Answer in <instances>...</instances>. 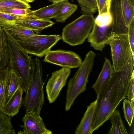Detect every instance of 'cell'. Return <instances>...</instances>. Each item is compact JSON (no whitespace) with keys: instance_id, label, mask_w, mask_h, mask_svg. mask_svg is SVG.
<instances>
[{"instance_id":"cell-12","label":"cell","mask_w":134,"mask_h":134,"mask_svg":"<svg viewBox=\"0 0 134 134\" xmlns=\"http://www.w3.org/2000/svg\"><path fill=\"white\" fill-rule=\"evenodd\" d=\"M110 12L113 19L112 34H127L128 28L124 20L121 0H111Z\"/></svg>"},{"instance_id":"cell-4","label":"cell","mask_w":134,"mask_h":134,"mask_svg":"<svg viewBox=\"0 0 134 134\" xmlns=\"http://www.w3.org/2000/svg\"><path fill=\"white\" fill-rule=\"evenodd\" d=\"M6 34L10 56L8 67L21 78L22 84L20 87L26 92L31 75V58L12 38Z\"/></svg>"},{"instance_id":"cell-24","label":"cell","mask_w":134,"mask_h":134,"mask_svg":"<svg viewBox=\"0 0 134 134\" xmlns=\"http://www.w3.org/2000/svg\"><path fill=\"white\" fill-rule=\"evenodd\" d=\"M121 3L125 24L128 28L134 19V5L130 0H121Z\"/></svg>"},{"instance_id":"cell-13","label":"cell","mask_w":134,"mask_h":134,"mask_svg":"<svg viewBox=\"0 0 134 134\" xmlns=\"http://www.w3.org/2000/svg\"><path fill=\"white\" fill-rule=\"evenodd\" d=\"M31 30L37 34L53 26L55 23L50 20L37 19H24L11 23H7Z\"/></svg>"},{"instance_id":"cell-35","label":"cell","mask_w":134,"mask_h":134,"mask_svg":"<svg viewBox=\"0 0 134 134\" xmlns=\"http://www.w3.org/2000/svg\"><path fill=\"white\" fill-rule=\"evenodd\" d=\"M9 69V68L8 67L5 69L0 71V82L2 79Z\"/></svg>"},{"instance_id":"cell-32","label":"cell","mask_w":134,"mask_h":134,"mask_svg":"<svg viewBox=\"0 0 134 134\" xmlns=\"http://www.w3.org/2000/svg\"><path fill=\"white\" fill-rule=\"evenodd\" d=\"M111 0H99L98 6V15L110 11Z\"/></svg>"},{"instance_id":"cell-1","label":"cell","mask_w":134,"mask_h":134,"mask_svg":"<svg viewBox=\"0 0 134 134\" xmlns=\"http://www.w3.org/2000/svg\"><path fill=\"white\" fill-rule=\"evenodd\" d=\"M134 59L131 54L121 67L114 70L111 79L97 94L92 125L93 131L109 119L120 102L127 96L130 82L134 73Z\"/></svg>"},{"instance_id":"cell-10","label":"cell","mask_w":134,"mask_h":134,"mask_svg":"<svg viewBox=\"0 0 134 134\" xmlns=\"http://www.w3.org/2000/svg\"><path fill=\"white\" fill-rule=\"evenodd\" d=\"M23 129L18 133L21 134H52L46 127L40 114L33 111L26 112L22 119Z\"/></svg>"},{"instance_id":"cell-14","label":"cell","mask_w":134,"mask_h":134,"mask_svg":"<svg viewBox=\"0 0 134 134\" xmlns=\"http://www.w3.org/2000/svg\"><path fill=\"white\" fill-rule=\"evenodd\" d=\"M22 84V81L20 77L13 70L9 69L8 72L5 86L3 109L16 91L18 87L19 86L21 87Z\"/></svg>"},{"instance_id":"cell-17","label":"cell","mask_w":134,"mask_h":134,"mask_svg":"<svg viewBox=\"0 0 134 134\" xmlns=\"http://www.w3.org/2000/svg\"><path fill=\"white\" fill-rule=\"evenodd\" d=\"M24 92L20 86H19L3 108L2 111L8 116L11 118L19 112L22 103V96Z\"/></svg>"},{"instance_id":"cell-29","label":"cell","mask_w":134,"mask_h":134,"mask_svg":"<svg viewBox=\"0 0 134 134\" xmlns=\"http://www.w3.org/2000/svg\"><path fill=\"white\" fill-rule=\"evenodd\" d=\"M26 18L25 16H19L0 12V23H11Z\"/></svg>"},{"instance_id":"cell-26","label":"cell","mask_w":134,"mask_h":134,"mask_svg":"<svg viewBox=\"0 0 134 134\" xmlns=\"http://www.w3.org/2000/svg\"><path fill=\"white\" fill-rule=\"evenodd\" d=\"M79 4L83 14L93 15L98 10L96 0H82Z\"/></svg>"},{"instance_id":"cell-30","label":"cell","mask_w":134,"mask_h":134,"mask_svg":"<svg viewBox=\"0 0 134 134\" xmlns=\"http://www.w3.org/2000/svg\"><path fill=\"white\" fill-rule=\"evenodd\" d=\"M31 11L30 9H13L6 10L0 12L19 16L26 17L27 19L30 18L29 15Z\"/></svg>"},{"instance_id":"cell-40","label":"cell","mask_w":134,"mask_h":134,"mask_svg":"<svg viewBox=\"0 0 134 134\" xmlns=\"http://www.w3.org/2000/svg\"><path fill=\"white\" fill-rule=\"evenodd\" d=\"M96 1L97 3V8H98V4L99 0H96Z\"/></svg>"},{"instance_id":"cell-20","label":"cell","mask_w":134,"mask_h":134,"mask_svg":"<svg viewBox=\"0 0 134 134\" xmlns=\"http://www.w3.org/2000/svg\"><path fill=\"white\" fill-rule=\"evenodd\" d=\"M10 61L7 35L3 29H0V71L8 67Z\"/></svg>"},{"instance_id":"cell-37","label":"cell","mask_w":134,"mask_h":134,"mask_svg":"<svg viewBox=\"0 0 134 134\" xmlns=\"http://www.w3.org/2000/svg\"><path fill=\"white\" fill-rule=\"evenodd\" d=\"M25 2H26L27 3H31L35 1V0H22Z\"/></svg>"},{"instance_id":"cell-19","label":"cell","mask_w":134,"mask_h":134,"mask_svg":"<svg viewBox=\"0 0 134 134\" xmlns=\"http://www.w3.org/2000/svg\"><path fill=\"white\" fill-rule=\"evenodd\" d=\"M113 71L110 60L105 58L102 70L95 82L92 87L97 94L104 85L111 79Z\"/></svg>"},{"instance_id":"cell-31","label":"cell","mask_w":134,"mask_h":134,"mask_svg":"<svg viewBox=\"0 0 134 134\" xmlns=\"http://www.w3.org/2000/svg\"><path fill=\"white\" fill-rule=\"evenodd\" d=\"M127 35L131 54L134 59V19L132 20L128 28Z\"/></svg>"},{"instance_id":"cell-15","label":"cell","mask_w":134,"mask_h":134,"mask_svg":"<svg viewBox=\"0 0 134 134\" xmlns=\"http://www.w3.org/2000/svg\"><path fill=\"white\" fill-rule=\"evenodd\" d=\"M96 100L87 106L86 111L81 120L77 127L75 134H92L93 119L96 107Z\"/></svg>"},{"instance_id":"cell-18","label":"cell","mask_w":134,"mask_h":134,"mask_svg":"<svg viewBox=\"0 0 134 134\" xmlns=\"http://www.w3.org/2000/svg\"><path fill=\"white\" fill-rule=\"evenodd\" d=\"M0 26L5 33L14 40L25 38L37 34L31 30L11 23H0Z\"/></svg>"},{"instance_id":"cell-27","label":"cell","mask_w":134,"mask_h":134,"mask_svg":"<svg viewBox=\"0 0 134 134\" xmlns=\"http://www.w3.org/2000/svg\"><path fill=\"white\" fill-rule=\"evenodd\" d=\"M122 109L125 118L130 126L132 124L134 114V108L130 101L125 98L123 99Z\"/></svg>"},{"instance_id":"cell-6","label":"cell","mask_w":134,"mask_h":134,"mask_svg":"<svg viewBox=\"0 0 134 134\" xmlns=\"http://www.w3.org/2000/svg\"><path fill=\"white\" fill-rule=\"evenodd\" d=\"M59 35L36 34L29 37L14 40L19 46L29 54L42 57L50 51L61 39Z\"/></svg>"},{"instance_id":"cell-42","label":"cell","mask_w":134,"mask_h":134,"mask_svg":"<svg viewBox=\"0 0 134 134\" xmlns=\"http://www.w3.org/2000/svg\"><path fill=\"white\" fill-rule=\"evenodd\" d=\"M1 26H0V29L1 28Z\"/></svg>"},{"instance_id":"cell-25","label":"cell","mask_w":134,"mask_h":134,"mask_svg":"<svg viewBox=\"0 0 134 134\" xmlns=\"http://www.w3.org/2000/svg\"><path fill=\"white\" fill-rule=\"evenodd\" d=\"M11 118L3 111H0V134H16Z\"/></svg>"},{"instance_id":"cell-3","label":"cell","mask_w":134,"mask_h":134,"mask_svg":"<svg viewBox=\"0 0 134 134\" xmlns=\"http://www.w3.org/2000/svg\"><path fill=\"white\" fill-rule=\"evenodd\" d=\"M96 57V54L93 51L88 52L77 70L69 80L66 92V111L70 109L77 96L85 90Z\"/></svg>"},{"instance_id":"cell-38","label":"cell","mask_w":134,"mask_h":134,"mask_svg":"<svg viewBox=\"0 0 134 134\" xmlns=\"http://www.w3.org/2000/svg\"><path fill=\"white\" fill-rule=\"evenodd\" d=\"M78 2L79 4H80L82 0H76Z\"/></svg>"},{"instance_id":"cell-23","label":"cell","mask_w":134,"mask_h":134,"mask_svg":"<svg viewBox=\"0 0 134 134\" xmlns=\"http://www.w3.org/2000/svg\"><path fill=\"white\" fill-rule=\"evenodd\" d=\"M31 8L29 3L22 0H5L0 1V12L8 9H26Z\"/></svg>"},{"instance_id":"cell-5","label":"cell","mask_w":134,"mask_h":134,"mask_svg":"<svg viewBox=\"0 0 134 134\" xmlns=\"http://www.w3.org/2000/svg\"><path fill=\"white\" fill-rule=\"evenodd\" d=\"M93 15L83 14L64 27L62 38L71 46L82 44L87 38L95 23Z\"/></svg>"},{"instance_id":"cell-28","label":"cell","mask_w":134,"mask_h":134,"mask_svg":"<svg viewBox=\"0 0 134 134\" xmlns=\"http://www.w3.org/2000/svg\"><path fill=\"white\" fill-rule=\"evenodd\" d=\"M112 23V18L110 11L98 15L95 19V23L100 27L109 25Z\"/></svg>"},{"instance_id":"cell-39","label":"cell","mask_w":134,"mask_h":134,"mask_svg":"<svg viewBox=\"0 0 134 134\" xmlns=\"http://www.w3.org/2000/svg\"><path fill=\"white\" fill-rule=\"evenodd\" d=\"M132 4L134 5V0H130Z\"/></svg>"},{"instance_id":"cell-41","label":"cell","mask_w":134,"mask_h":134,"mask_svg":"<svg viewBox=\"0 0 134 134\" xmlns=\"http://www.w3.org/2000/svg\"><path fill=\"white\" fill-rule=\"evenodd\" d=\"M3 0H0V1H3Z\"/></svg>"},{"instance_id":"cell-2","label":"cell","mask_w":134,"mask_h":134,"mask_svg":"<svg viewBox=\"0 0 134 134\" xmlns=\"http://www.w3.org/2000/svg\"><path fill=\"white\" fill-rule=\"evenodd\" d=\"M31 77L22 104L26 112L33 111L40 114L44 98L42 66L37 58H31Z\"/></svg>"},{"instance_id":"cell-21","label":"cell","mask_w":134,"mask_h":134,"mask_svg":"<svg viewBox=\"0 0 134 134\" xmlns=\"http://www.w3.org/2000/svg\"><path fill=\"white\" fill-rule=\"evenodd\" d=\"M111 126L107 133L109 134H127L120 111L116 109L110 118Z\"/></svg>"},{"instance_id":"cell-36","label":"cell","mask_w":134,"mask_h":134,"mask_svg":"<svg viewBox=\"0 0 134 134\" xmlns=\"http://www.w3.org/2000/svg\"><path fill=\"white\" fill-rule=\"evenodd\" d=\"M50 2L55 3L65 0H48Z\"/></svg>"},{"instance_id":"cell-7","label":"cell","mask_w":134,"mask_h":134,"mask_svg":"<svg viewBox=\"0 0 134 134\" xmlns=\"http://www.w3.org/2000/svg\"><path fill=\"white\" fill-rule=\"evenodd\" d=\"M106 44L110 47L113 70H117L126 62L131 53L127 34H112Z\"/></svg>"},{"instance_id":"cell-9","label":"cell","mask_w":134,"mask_h":134,"mask_svg":"<svg viewBox=\"0 0 134 134\" xmlns=\"http://www.w3.org/2000/svg\"><path fill=\"white\" fill-rule=\"evenodd\" d=\"M70 72V69L62 68L52 73L46 87V92L49 103H52L56 100L65 85Z\"/></svg>"},{"instance_id":"cell-34","label":"cell","mask_w":134,"mask_h":134,"mask_svg":"<svg viewBox=\"0 0 134 134\" xmlns=\"http://www.w3.org/2000/svg\"><path fill=\"white\" fill-rule=\"evenodd\" d=\"M134 73L133 74L132 76L126 96H127L128 99L130 101L133 108H134L133 104L134 100Z\"/></svg>"},{"instance_id":"cell-11","label":"cell","mask_w":134,"mask_h":134,"mask_svg":"<svg viewBox=\"0 0 134 134\" xmlns=\"http://www.w3.org/2000/svg\"><path fill=\"white\" fill-rule=\"evenodd\" d=\"M112 23L100 27L95 23L87 38L88 42L95 50L102 51L112 35Z\"/></svg>"},{"instance_id":"cell-22","label":"cell","mask_w":134,"mask_h":134,"mask_svg":"<svg viewBox=\"0 0 134 134\" xmlns=\"http://www.w3.org/2000/svg\"><path fill=\"white\" fill-rule=\"evenodd\" d=\"M78 6L66 0L62 8L53 18L58 23H64L77 9Z\"/></svg>"},{"instance_id":"cell-8","label":"cell","mask_w":134,"mask_h":134,"mask_svg":"<svg viewBox=\"0 0 134 134\" xmlns=\"http://www.w3.org/2000/svg\"><path fill=\"white\" fill-rule=\"evenodd\" d=\"M43 61L70 69L78 68L82 63L75 53L61 49L51 50L45 55Z\"/></svg>"},{"instance_id":"cell-33","label":"cell","mask_w":134,"mask_h":134,"mask_svg":"<svg viewBox=\"0 0 134 134\" xmlns=\"http://www.w3.org/2000/svg\"><path fill=\"white\" fill-rule=\"evenodd\" d=\"M9 68L2 79L0 82V111H2L3 97L7 74Z\"/></svg>"},{"instance_id":"cell-16","label":"cell","mask_w":134,"mask_h":134,"mask_svg":"<svg viewBox=\"0 0 134 134\" xmlns=\"http://www.w3.org/2000/svg\"><path fill=\"white\" fill-rule=\"evenodd\" d=\"M65 0L53 3L37 10H31L30 14V19L50 20L53 18L60 9Z\"/></svg>"}]
</instances>
